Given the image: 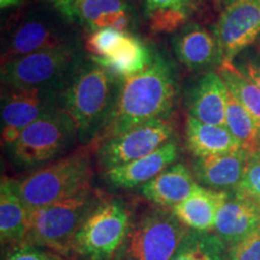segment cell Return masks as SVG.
<instances>
[{
    "mask_svg": "<svg viewBox=\"0 0 260 260\" xmlns=\"http://www.w3.org/2000/svg\"><path fill=\"white\" fill-rule=\"evenodd\" d=\"M177 94L170 64L154 53L146 69L121 81L111 115L95 142L155 119L169 118L176 106Z\"/></svg>",
    "mask_w": 260,
    "mask_h": 260,
    "instance_id": "6da1fadb",
    "label": "cell"
},
{
    "mask_svg": "<svg viewBox=\"0 0 260 260\" xmlns=\"http://www.w3.org/2000/svg\"><path fill=\"white\" fill-rule=\"evenodd\" d=\"M121 80L94 60L82 63L60 93V107L76 125L79 141L95 142L111 115Z\"/></svg>",
    "mask_w": 260,
    "mask_h": 260,
    "instance_id": "7a4b0ae2",
    "label": "cell"
},
{
    "mask_svg": "<svg viewBox=\"0 0 260 260\" xmlns=\"http://www.w3.org/2000/svg\"><path fill=\"white\" fill-rule=\"evenodd\" d=\"M102 200L99 193L89 187L68 199L30 211L27 235L22 243L68 255L80 228Z\"/></svg>",
    "mask_w": 260,
    "mask_h": 260,
    "instance_id": "3957f363",
    "label": "cell"
},
{
    "mask_svg": "<svg viewBox=\"0 0 260 260\" xmlns=\"http://www.w3.org/2000/svg\"><path fill=\"white\" fill-rule=\"evenodd\" d=\"M90 154L77 151L38 168L16 181V187L29 211L68 199L92 187Z\"/></svg>",
    "mask_w": 260,
    "mask_h": 260,
    "instance_id": "277c9868",
    "label": "cell"
},
{
    "mask_svg": "<svg viewBox=\"0 0 260 260\" xmlns=\"http://www.w3.org/2000/svg\"><path fill=\"white\" fill-rule=\"evenodd\" d=\"M76 141L79 134L75 122L60 107L27 126L6 148L16 167L31 169L60 158Z\"/></svg>",
    "mask_w": 260,
    "mask_h": 260,
    "instance_id": "5b68a950",
    "label": "cell"
},
{
    "mask_svg": "<svg viewBox=\"0 0 260 260\" xmlns=\"http://www.w3.org/2000/svg\"><path fill=\"white\" fill-rule=\"evenodd\" d=\"M79 46L73 23L56 9L35 8L25 12L10 30L2 65L39 51Z\"/></svg>",
    "mask_w": 260,
    "mask_h": 260,
    "instance_id": "8992f818",
    "label": "cell"
},
{
    "mask_svg": "<svg viewBox=\"0 0 260 260\" xmlns=\"http://www.w3.org/2000/svg\"><path fill=\"white\" fill-rule=\"evenodd\" d=\"M132 222V211L124 201L103 199L75 236L71 253L80 260H116Z\"/></svg>",
    "mask_w": 260,
    "mask_h": 260,
    "instance_id": "52a82bcc",
    "label": "cell"
},
{
    "mask_svg": "<svg viewBox=\"0 0 260 260\" xmlns=\"http://www.w3.org/2000/svg\"><path fill=\"white\" fill-rule=\"evenodd\" d=\"M82 63L80 46L34 52L2 65V82L5 89L63 90Z\"/></svg>",
    "mask_w": 260,
    "mask_h": 260,
    "instance_id": "ba28073f",
    "label": "cell"
},
{
    "mask_svg": "<svg viewBox=\"0 0 260 260\" xmlns=\"http://www.w3.org/2000/svg\"><path fill=\"white\" fill-rule=\"evenodd\" d=\"M189 232L171 210H149L133 220L116 260H171Z\"/></svg>",
    "mask_w": 260,
    "mask_h": 260,
    "instance_id": "9c48e42d",
    "label": "cell"
},
{
    "mask_svg": "<svg viewBox=\"0 0 260 260\" xmlns=\"http://www.w3.org/2000/svg\"><path fill=\"white\" fill-rule=\"evenodd\" d=\"M175 139L171 117L151 121L104 140L96 149V159L104 170L121 167L153 153Z\"/></svg>",
    "mask_w": 260,
    "mask_h": 260,
    "instance_id": "30bf717a",
    "label": "cell"
},
{
    "mask_svg": "<svg viewBox=\"0 0 260 260\" xmlns=\"http://www.w3.org/2000/svg\"><path fill=\"white\" fill-rule=\"evenodd\" d=\"M60 89H6L2 100V141L9 147L23 130L41 117L60 109Z\"/></svg>",
    "mask_w": 260,
    "mask_h": 260,
    "instance_id": "8fae6325",
    "label": "cell"
},
{
    "mask_svg": "<svg viewBox=\"0 0 260 260\" xmlns=\"http://www.w3.org/2000/svg\"><path fill=\"white\" fill-rule=\"evenodd\" d=\"M219 65L233 63L260 35V0H236L228 4L213 27Z\"/></svg>",
    "mask_w": 260,
    "mask_h": 260,
    "instance_id": "7c38bea8",
    "label": "cell"
},
{
    "mask_svg": "<svg viewBox=\"0 0 260 260\" xmlns=\"http://www.w3.org/2000/svg\"><path fill=\"white\" fill-rule=\"evenodd\" d=\"M63 16L89 32L104 28L130 32L136 18L129 0H80Z\"/></svg>",
    "mask_w": 260,
    "mask_h": 260,
    "instance_id": "4fadbf2b",
    "label": "cell"
},
{
    "mask_svg": "<svg viewBox=\"0 0 260 260\" xmlns=\"http://www.w3.org/2000/svg\"><path fill=\"white\" fill-rule=\"evenodd\" d=\"M214 234L228 249L260 230V206L239 191H229L217 213Z\"/></svg>",
    "mask_w": 260,
    "mask_h": 260,
    "instance_id": "5bb4252c",
    "label": "cell"
},
{
    "mask_svg": "<svg viewBox=\"0 0 260 260\" xmlns=\"http://www.w3.org/2000/svg\"><path fill=\"white\" fill-rule=\"evenodd\" d=\"M180 147L176 140H171L153 153L128 164L104 170V178L110 186L119 189L142 187L160 172L176 162Z\"/></svg>",
    "mask_w": 260,
    "mask_h": 260,
    "instance_id": "9a60e30c",
    "label": "cell"
},
{
    "mask_svg": "<svg viewBox=\"0 0 260 260\" xmlns=\"http://www.w3.org/2000/svg\"><path fill=\"white\" fill-rule=\"evenodd\" d=\"M251 154L245 149L229 153L194 158L193 175L200 186L220 191H233L239 187Z\"/></svg>",
    "mask_w": 260,
    "mask_h": 260,
    "instance_id": "2e32d148",
    "label": "cell"
},
{
    "mask_svg": "<svg viewBox=\"0 0 260 260\" xmlns=\"http://www.w3.org/2000/svg\"><path fill=\"white\" fill-rule=\"evenodd\" d=\"M177 59L190 70H204L219 65V53L213 32L198 23H188L172 38Z\"/></svg>",
    "mask_w": 260,
    "mask_h": 260,
    "instance_id": "e0dca14e",
    "label": "cell"
},
{
    "mask_svg": "<svg viewBox=\"0 0 260 260\" xmlns=\"http://www.w3.org/2000/svg\"><path fill=\"white\" fill-rule=\"evenodd\" d=\"M198 186L193 172L182 162H175L144 184L141 194L160 209H172L186 200Z\"/></svg>",
    "mask_w": 260,
    "mask_h": 260,
    "instance_id": "ac0fdd59",
    "label": "cell"
},
{
    "mask_svg": "<svg viewBox=\"0 0 260 260\" xmlns=\"http://www.w3.org/2000/svg\"><path fill=\"white\" fill-rule=\"evenodd\" d=\"M229 191L198 186L186 200L171 209L176 218L189 230L209 233L214 229L217 213Z\"/></svg>",
    "mask_w": 260,
    "mask_h": 260,
    "instance_id": "d6986e66",
    "label": "cell"
},
{
    "mask_svg": "<svg viewBox=\"0 0 260 260\" xmlns=\"http://www.w3.org/2000/svg\"><path fill=\"white\" fill-rule=\"evenodd\" d=\"M228 87L218 73L209 71L201 77L190 98L188 115L206 124L226 126Z\"/></svg>",
    "mask_w": 260,
    "mask_h": 260,
    "instance_id": "ffe728a7",
    "label": "cell"
},
{
    "mask_svg": "<svg viewBox=\"0 0 260 260\" xmlns=\"http://www.w3.org/2000/svg\"><path fill=\"white\" fill-rule=\"evenodd\" d=\"M184 139L188 151L195 158L229 153L242 148L226 126L206 124L189 115L184 125Z\"/></svg>",
    "mask_w": 260,
    "mask_h": 260,
    "instance_id": "44dd1931",
    "label": "cell"
},
{
    "mask_svg": "<svg viewBox=\"0 0 260 260\" xmlns=\"http://www.w3.org/2000/svg\"><path fill=\"white\" fill-rule=\"evenodd\" d=\"M30 211L19 195L16 181L3 178L0 186V237L4 243L23 242L29 225Z\"/></svg>",
    "mask_w": 260,
    "mask_h": 260,
    "instance_id": "7402d4cb",
    "label": "cell"
},
{
    "mask_svg": "<svg viewBox=\"0 0 260 260\" xmlns=\"http://www.w3.org/2000/svg\"><path fill=\"white\" fill-rule=\"evenodd\" d=\"M154 53L145 42L132 32H126L118 46L105 58L92 57V60L109 70L118 80L128 79L148 67Z\"/></svg>",
    "mask_w": 260,
    "mask_h": 260,
    "instance_id": "603a6c76",
    "label": "cell"
},
{
    "mask_svg": "<svg viewBox=\"0 0 260 260\" xmlns=\"http://www.w3.org/2000/svg\"><path fill=\"white\" fill-rule=\"evenodd\" d=\"M200 0H142L144 18L151 31L177 32L189 23Z\"/></svg>",
    "mask_w": 260,
    "mask_h": 260,
    "instance_id": "cb8c5ba5",
    "label": "cell"
},
{
    "mask_svg": "<svg viewBox=\"0 0 260 260\" xmlns=\"http://www.w3.org/2000/svg\"><path fill=\"white\" fill-rule=\"evenodd\" d=\"M225 125L249 154L260 152V125L230 92L228 93Z\"/></svg>",
    "mask_w": 260,
    "mask_h": 260,
    "instance_id": "d4e9b609",
    "label": "cell"
},
{
    "mask_svg": "<svg viewBox=\"0 0 260 260\" xmlns=\"http://www.w3.org/2000/svg\"><path fill=\"white\" fill-rule=\"evenodd\" d=\"M171 260H229V249L216 234L190 230Z\"/></svg>",
    "mask_w": 260,
    "mask_h": 260,
    "instance_id": "484cf974",
    "label": "cell"
},
{
    "mask_svg": "<svg viewBox=\"0 0 260 260\" xmlns=\"http://www.w3.org/2000/svg\"><path fill=\"white\" fill-rule=\"evenodd\" d=\"M217 73L222 77L229 92L260 125V89L256 84L234 63L218 65Z\"/></svg>",
    "mask_w": 260,
    "mask_h": 260,
    "instance_id": "4316f807",
    "label": "cell"
},
{
    "mask_svg": "<svg viewBox=\"0 0 260 260\" xmlns=\"http://www.w3.org/2000/svg\"><path fill=\"white\" fill-rule=\"evenodd\" d=\"M126 32L118 31L112 28H104L100 30L90 32L86 39L84 47L92 54V57L105 58L118 46Z\"/></svg>",
    "mask_w": 260,
    "mask_h": 260,
    "instance_id": "83f0119b",
    "label": "cell"
},
{
    "mask_svg": "<svg viewBox=\"0 0 260 260\" xmlns=\"http://www.w3.org/2000/svg\"><path fill=\"white\" fill-rule=\"evenodd\" d=\"M235 190L260 206V152L251 154L245 175Z\"/></svg>",
    "mask_w": 260,
    "mask_h": 260,
    "instance_id": "f1b7e54d",
    "label": "cell"
},
{
    "mask_svg": "<svg viewBox=\"0 0 260 260\" xmlns=\"http://www.w3.org/2000/svg\"><path fill=\"white\" fill-rule=\"evenodd\" d=\"M229 260H260V230L229 248Z\"/></svg>",
    "mask_w": 260,
    "mask_h": 260,
    "instance_id": "f546056e",
    "label": "cell"
},
{
    "mask_svg": "<svg viewBox=\"0 0 260 260\" xmlns=\"http://www.w3.org/2000/svg\"><path fill=\"white\" fill-rule=\"evenodd\" d=\"M4 260H53V255L44 252L40 247L21 243L16 246Z\"/></svg>",
    "mask_w": 260,
    "mask_h": 260,
    "instance_id": "4dcf8cb0",
    "label": "cell"
},
{
    "mask_svg": "<svg viewBox=\"0 0 260 260\" xmlns=\"http://www.w3.org/2000/svg\"><path fill=\"white\" fill-rule=\"evenodd\" d=\"M240 70L251 79L260 89V59L256 58H245L240 61Z\"/></svg>",
    "mask_w": 260,
    "mask_h": 260,
    "instance_id": "1f68e13d",
    "label": "cell"
},
{
    "mask_svg": "<svg viewBox=\"0 0 260 260\" xmlns=\"http://www.w3.org/2000/svg\"><path fill=\"white\" fill-rule=\"evenodd\" d=\"M45 2L50 3L54 9L58 10V11L63 15L65 11H68L71 6H74L76 3H79L80 0H45Z\"/></svg>",
    "mask_w": 260,
    "mask_h": 260,
    "instance_id": "d6a6232c",
    "label": "cell"
},
{
    "mask_svg": "<svg viewBox=\"0 0 260 260\" xmlns=\"http://www.w3.org/2000/svg\"><path fill=\"white\" fill-rule=\"evenodd\" d=\"M24 0H0V8L2 10L10 9V8H16L23 4Z\"/></svg>",
    "mask_w": 260,
    "mask_h": 260,
    "instance_id": "836d02e7",
    "label": "cell"
},
{
    "mask_svg": "<svg viewBox=\"0 0 260 260\" xmlns=\"http://www.w3.org/2000/svg\"><path fill=\"white\" fill-rule=\"evenodd\" d=\"M254 44H255V46L258 47V50L260 51V35L258 37V39H256V40H255Z\"/></svg>",
    "mask_w": 260,
    "mask_h": 260,
    "instance_id": "e575fe53",
    "label": "cell"
},
{
    "mask_svg": "<svg viewBox=\"0 0 260 260\" xmlns=\"http://www.w3.org/2000/svg\"><path fill=\"white\" fill-rule=\"evenodd\" d=\"M224 2H225V3H228V4H232V3H234V2H236V0H224Z\"/></svg>",
    "mask_w": 260,
    "mask_h": 260,
    "instance_id": "d590c367",
    "label": "cell"
},
{
    "mask_svg": "<svg viewBox=\"0 0 260 260\" xmlns=\"http://www.w3.org/2000/svg\"><path fill=\"white\" fill-rule=\"evenodd\" d=\"M53 260H61L58 255H53Z\"/></svg>",
    "mask_w": 260,
    "mask_h": 260,
    "instance_id": "8d00e7d4",
    "label": "cell"
}]
</instances>
